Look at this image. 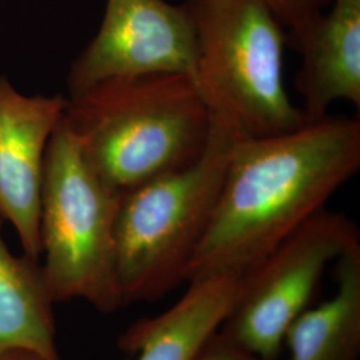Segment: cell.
Returning <instances> with one entry per match:
<instances>
[{"label": "cell", "instance_id": "cell-1", "mask_svg": "<svg viewBox=\"0 0 360 360\" xmlns=\"http://www.w3.org/2000/svg\"><path fill=\"white\" fill-rule=\"evenodd\" d=\"M360 167V122L327 115L236 141L186 283L240 278L315 214Z\"/></svg>", "mask_w": 360, "mask_h": 360}, {"label": "cell", "instance_id": "cell-5", "mask_svg": "<svg viewBox=\"0 0 360 360\" xmlns=\"http://www.w3.org/2000/svg\"><path fill=\"white\" fill-rule=\"evenodd\" d=\"M120 195L91 167L62 117L47 147L40 198L41 276L52 299H83L104 312L124 304L116 276Z\"/></svg>", "mask_w": 360, "mask_h": 360}, {"label": "cell", "instance_id": "cell-9", "mask_svg": "<svg viewBox=\"0 0 360 360\" xmlns=\"http://www.w3.org/2000/svg\"><path fill=\"white\" fill-rule=\"evenodd\" d=\"M296 49L303 65L296 87L307 122L328 115L338 101L360 107V0H333Z\"/></svg>", "mask_w": 360, "mask_h": 360}, {"label": "cell", "instance_id": "cell-14", "mask_svg": "<svg viewBox=\"0 0 360 360\" xmlns=\"http://www.w3.org/2000/svg\"><path fill=\"white\" fill-rule=\"evenodd\" d=\"M195 360H262L236 345L221 330L212 335Z\"/></svg>", "mask_w": 360, "mask_h": 360}, {"label": "cell", "instance_id": "cell-13", "mask_svg": "<svg viewBox=\"0 0 360 360\" xmlns=\"http://www.w3.org/2000/svg\"><path fill=\"white\" fill-rule=\"evenodd\" d=\"M283 28L290 30L294 46L304 38L330 0H263Z\"/></svg>", "mask_w": 360, "mask_h": 360}, {"label": "cell", "instance_id": "cell-3", "mask_svg": "<svg viewBox=\"0 0 360 360\" xmlns=\"http://www.w3.org/2000/svg\"><path fill=\"white\" fill-rule=\"evenodd\" d=\"M198 55L193 80L211 116L240 139L307 123L284 84V28L263 0H186Z\"/></svg>", "mask_w": 360, "mask_h": 360}, {"label": "cell", "instance_id": "cell-4", "mask_svg": "<svg viewBox=\"0 0 360 360\" xmlns=\"http://www.w3.org/2000/svg\"><path fill=\"white\" fill-rule=\"evenodd\" d=\"M236 141L231 129L212 117L206 150L193 165L120 195L116 276L123 303L154 300L186 282Z\"/></svg>", "mask_w": 360, "mask_h": 360}, {"label": "cell", "instance_id": "cell-2", "mask_svg": "<svg viewBox=\"0 0 360 360\" xmlns=\"http://www.w3.org/2000/svg\"><path fill=\"white\" fill-rule=\"evenodd\" d=\"M63 122L91 167L119 193L193 165L212 127L188 74L98 83L65 99Z\"/></svg>", "mask_w": 360, "mask_h": 360}, {"label": "cell", "instance_id": "cell-12", "mask_svg": "<svg viewBox=\"0 0 360 360\" xmlns=\"http://www.w3.org/2000/svg\"><path fill=\"white\" fill-rule=\"evenodd\" d=\"M50 299L43 276L13 257L0 230V354L22 349L59 360Z\"/></svg>", "mask_w": 360, "mask_h": 360}, {"label": "cell", "instance_id": "cell-11", "mask_svg": "<svg viewBox=\"0 0 360 360\" xmlns=\"http://www.w3.org/2000/svg\"><path fill=\"white\" fill-rule=\"evenodd\" d=\"M336 291L307 309L288 328L287 360H358L360 354V245L336 259Z\"/></svg>", "mask_w": 360, "mask_h": 360}, {"label": "cell", "instance_id": "cell-10", "mask_svg": "<svg viewBox=\"0 0 360 360\" xmlns=\"http://www.w3.org/2000/svg\"><path fill=\"white\" fill-rule=\"evenodd\" d=\"M240 278H208L188 283L163 314L129 327L122 347L138 360H195L231 314Z\"/></svg>", "mask_w": 360, "mask_h": 360}, {"label": "cell", "instance_id": "cell-7", "mask_svg": "<svg viewBox=\"0 0 360 360\" xmlns=\"http://www.w3.org/2000/svg\"><path fill=\"white\" fill-rule=\"evenodd\" d=\"M198 40L186 4L107 0L96 35L70 67V95L117 77L193 75Z\"/></svg>", "mask_w": 360, "mask_h": 360}, {"label": "cell", "instance_id": "cell-6", "mask_svg": "<svg viewBox=\"0 0 360 360\" xmlns=\"http://www.w3.org/2000/svg\"><path fill=\"white\" fill-rule=\"evenodd\" d=\"M356 245L354 221L319 211L240 276L233 309L220 330L259 359H276L328 264Z\"/></svg>", "mask_w": 360, "mask_h": 360}, {"label": "cell", "instance_id": "cell-15", "mask_svg": "<svg viewBox=\"0 0 360 360\" xmlns=\"http://www.w3.org/2000/svg\"><path fill=\"white\" fill-rule=\"evenodd\" d=\"M0 360H44L41 359L38 355L28 352V351H22V349H15V351H7L0 354Z\"/></svg>", "mask_w": 360, "mask_h": 360}, {"label": "cell", "instance_id": "cell-8", "mask_svg": "<svg viewBox=\"0 0 360 360\" xmlns=\"http://www.w3.org/2000/svg\"><path fill=\"white\" fill-rule=\"evenodd\" d=\"M65 108L62 95H27L0 77V217L13 224L30 259L41 254L44 160Z\"/></svg>", "mask_w": 360, "mask_h": 360}]
</instances>
